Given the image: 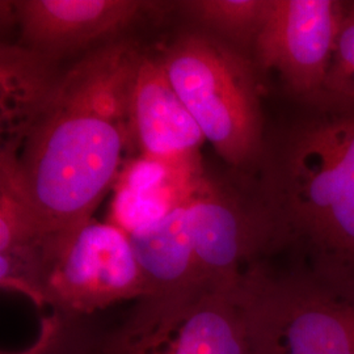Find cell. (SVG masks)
Returning <instances> with one entry per match:
<instances>
[{"mask_svg":"<svg viewBox=\"0 0 354 354\" xmlns=\"http://www.w3.org/2000/svg\"><path fill=\"white\" fill-rule=\"evenodd\" d=\"M142 49L121 38L77 58L19 150L39 236L92 219L131 143L130 95Z\"/></svg>","mask_w":354,"mask_h":354,"instance_id":"1","label":"cell"},{"mask_svg":"<svg viewBox=\"0 0 354 354\" xmlns=\"http://www.w3.org/2000/svg\"><path fill=\"white\" fill-rule=\"evenodd\" d=\"M250 176L277 253L354 268V102H294Z\"/></svg>","mask_w":354,"mask_h":354,"instance_id":"2","label":"cell"},{"mask_svg":"<svg viewBox=\"0 0 354 354\" xmlns=\"http://www.w3.org/2000/svg\"><path fill=\"white\" fill-rule=\"evenodd\" d=\"M236 292L252 354H354V268L264 260Z\"/></svg>","mask_w":354,"mask_h":354,"instance_id":"3","label":"cell"},{"mask_svg":"<svg viewBox=\"0 0 354 354\" xmlns=\"http://www.w3.org/2000/svg\"><path fill=\"white\" fill-rule=\"evenodd\" d=\"M159 55L205 140L234 172L252 176L266 137L264 76L252 57L193 28Z\"/></svg>","mask_w":354,"mask_h":354,"instance_id":"4","label":"cell"},{"mask_svg":"<svg viewBox=\"0 0 354 354\" xmlns=\"http://www.w3.org/2000/svg\"><path fill=\"white\" fill-rule=\"evenodd\" d=\"M37 273L42 304L66 319H84L149 295L127 231L93 218L41 236Z\"/></svg>","mask_w":354,"mask_h":354,"instance_id":"5","label":"cell"},{"mask_svg":"<svg viewBox=\"0 0 354 354\" xmlns=\"http://www.w3.org/2000/svg\"><path fill=\"white\" fill-rule=\"evenodd\" d=\"M200 283L232 286L248 268L277 254L272 226L248 177H200L185 194Z\"/></svg>","mask_w":354,"mask_h":354,"instance_id":"6","label":"cell"},{"mask_svg":"<svg viewBox=\"0 0 354 354\" xmlns=\"http://www.w3.org/2000/svg\"><path fill=\"white\" fill-rule=\"evenodd\" d=\"M345 6L346 0H270L252 58L264 77L277 74L290 102L320 97Z\"/></svg>","mask_w":354,"mask_h":354,"instance_id":"7","label":"cell"},{"mask_svg":"<svg viewBox=\"0 0 354 354\" xmlns=\"http://www.w3.org/2000/svg\"><path fill=\"white\" fill-rule=\"evenodd\" d=\"M12 3L20 41L54 64L82 58L117 39L145 16L171 3L140 0H16Z\"/></svg>","mask_w":354,"mask_h":354,"instance_id":"8","label":"cell"},{"mask_svg":"<svg viewBox=\"0 0 354 354\" xmlns=\"http://www.w3.org/2000/svg\"><path fill=\"white\" fill-rule=\"evenodd\" d=\"M131 143L168 171L198 174L201 129L174 88L160 55L142 50L130 95Z\"/></svg>","mask_w":354,"mask_h":354,"instance_id":"9","label":"cell"},{"mask_svg":"<svg viewBox=\"0 0 354 354\" xmlns=\"http://www.w3.org/2000/svg\"><path fill=\"white\" fill-rule=\"evenodd\" d=\"M64 70L21 44L0 48V125L3 142L23 143L50 102Z\"/></svg>","mask_w":354,"mask_h":354,"instance_id":"10","label":"cell"},{"mask_svg":"<svg viewBox=\"0 0 354 354\" xmlns=\"http://www.w3.org/2000/svg\"><path fill=\"white\" fill-rule=\"evenodd\" d=\"M127 235L147 282L149 295H168L203 285L190 245L185 194L165 214Z\"/></svg>","mask_w":354,"mask_h":354,"instance_id":"11","label":"cell"},{"mask_svg":"<svg viewBox=\"0 0 354 354\" xmlns=\"http://www.w3.org/2000/svg\"><path fill=\"white\" fill-rule=\"evenodd\" d=\"M270 0H181L174 10L190 28L205 32L252 57Z\"/></svg>","mask_w":354,"mask_h":354,"instance_id":"12","label":"cell"},{"mask_svg":"<svg viewBox=\"0 0 354 354\" xmlns=\"http://www.w3.org/2000/svg\"><path fill=\"white\" fill-rule=\"evenodd\" d=\"M26 354H125L117 329L100 332L89 328L83 319L53 314L44 320L39 342Z\"/></svg>","mask_w":354,"mask_h":354,"instance_id":"13","label":"cell"},{"mask_svg":"<svg viewBox=\"0 0 354 354\" xmlns=\"http://www.w3.org/2000/svg\"><path fill=\"white\" fill-rule=\"evenodd\" d=\"M319 99L354 102V0H346L342 28Z\"/></svg>","mask_w":354,"mask_h":354,"instance_id":"14","label":"cell"}]
</instances>
